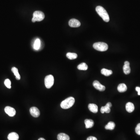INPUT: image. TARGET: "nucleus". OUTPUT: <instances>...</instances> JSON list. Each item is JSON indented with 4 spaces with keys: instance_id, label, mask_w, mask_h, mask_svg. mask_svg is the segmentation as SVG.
I'll list each match as a JSON object with an SVG mask.
<instances>
[{
    "instance_id": "nucleus-18",
    "label": "nucleus",
    "mask_w": 140,
    "mask_h": 140,
    "mask_svg": "<svg viewBox=\"0 0 140 140\" xmlns=\"http://www.w3.org/2000/svg\"><path fill=\"white\" fill-rule=\"evenodd\" d=\"M41 45V42L39 39L35 40L33 43V48L35 50H38L40 48Z\"/></svg>"
},
{
    "instance_id": "nucleus-8",
    "label": "nucleus",
    "mask_w": 140,
    "mask_h": 140,
    "mask_svg": "<svg viewBox=\"0 0 140 140\" xmlns=\"http://www.w3.org/2000/svg\"><path fill=\"white\" fill-rule=\"evenodd\" d=\"M93 86L95 87V89L100 91H104L106 89V87L105 86L102 85L98 81H95L93 82Z\"/></svg>"
},
{
    "instance_id": "nucleus-17",
    "label": "nucleus",
    "mask_w": 140,
    "mask_h": 140,
    "mask_svg": "<svg viewBox=\"0 0 140 140\" xmlns=\"http://www.w3.org/2000/svg\"><path fill=\"white\" fill-rule=\"evenodd\" d=\"M127 86L126 84L124 83L120 84L118 87V90L119 92H125L127 91Z\"/></svg>"
},
{
    "instance_id": "nucleus-16",
    "label": "nucleus",
    "mask_w": 140,
    "mask_h": 140,
    "mask_svg": "<svg viewBox=\"0 0 140 140\" xmlns=\"http://www.w3.org/2000/svg\"><path fill=\"white\" fill-rule=\"evenodd\" d=\"M58 140H70V137L68 135L64 133H60L57 136Z\"/></svg>"
},
{
    "instance_id": "nucleus-6",
    "label": "nucleus",
    "mask_w": 140,
    "mask_h": 140,
    "mask_svg": "<svg viewBox=\"0 0 140 140\" xmlns=\"http://www.w3.org/2000/svg\"><path fill=\"white\" fill-rule=\"evenodd\" d=\"M4 111L5 112L7 115L11 117H13L16 114V110L14 108L10 107V106H7L4 109Z\"/></svg>"
},
{
    "instance_id": "nucleus-3",
    "label": "nucleus",
    "mask_w": 140,
    "mask_h": 140,
    "mask_svg": "<svg viewBox=\"0 0 140 140\" xmlns=\"http://www.w3.org/2000/svg\"><path fill=\"white\" fill-rule=\"evenodd\" d=\"M45 15L43 12L41 11H36L33 13L32 21L33 22H40L45 19Z\"/></svg>"
},
{
    "instance_id": "nucleus-19",
    "label": "nucleus",
    "mask_w": 140,
    "mask_h": 140,
    "mask_svg": "<svg viewBox=\"0 0 140 140\" xmlns=\"http://www.w3.org/2000/svg\"><path fill=\"white\" fill-rule=\"evenodd\" d=\"M101 74L106 76H110L112 74V71L111 70H108L106 68H102L101 70Z\"/></svg>"
},
{
    "instance_id": "nucleus-4",
    "label": "nucleus",
    "mask_w": 140,
    "mask_h": 140,
    "mask_svg": "<svg viewBox=\"0 0 140 140\" xmlns=\"http://www.w3.org/2000/svg\"><path fill=\"white\" fill-rule=\"evenodd\" d=\"M93 47L95 49L100 51H107L108 48V46L106 43L103 42H97L94 43Z\"/></svg>"
},
{
    "instance_id": "nucleus-13",
    "label": "nucleus",
    "mask_w": 140,
    "mask_h": 140,
    "mask_svg": "<svg viewBox=\"0 0 140 140\" xmlns=\"http://www.w3.org/2000/svg\"><path fill=\"white\" fill-rule=\"evenodd\" d=\"M126 109L128 112H132L134 110L135 107L134 104L132 102H128L126 105Z\"/></svg>"
},
{
    "instance_id": "nucleus-25",
    "label": "nucleus",
    "mask_w": 140,
    "mask_h": 140,
    "mask_svg": "<svg viewBox=\"0 0 140 140\" xmlns=\"http://www.w3.org/2000/svg\"><path fill=\"white\" fill-rule=\"evenodd\" d=\"M135 130L136 134L138 135H140V124H138L137 125Z\"/></svg>"
},
{
    "instance_id": "nucleus-24",
    "label": "nucleus",
    "mask_w": 140,
    "mask_h": 140,
    "mask_svg": "<svg viewBox=\"0 0 140 140\" xmlns=\"http://www.w3.org/2000/svg\"><path fill=\"white\" fill-rule=\"evenodd\" d=\"M4 84L8 89L11 88V82L9 79H6L4 81Z\"/></svg>"
},
{
    "instance_id": "nucleus-28",
    "label": "nucleus",
    "mask_w": 140,
    "mask_h": 140,
    "mask_svg": "<svg viewBox=\"0 0 140 140\" xmlns=\"http://www.w3.org/2000/svg\"><path fill=\"white\" fill-rule=\"evenodd\" d=\"M38 140H46L45 138H40L39 139H38Z\"/></svg>"
},
{
    "instance_id": "nucleus-27",
    "label": "nucleus",
    "mask_w": 140,
    "mask_h": 140,
    "mask_svg": "<svg viewBox=\"0 0 140 140\" xmlns=\"http://www.w3.org/2000/svg\"><path fill=\"white\" fill-rule=\"evenodd\" d=\"M136 91L138 92V94L139 95H140V87H136L135 89Z\"/></svg>"
},
{
    "instance_id": "nucleus-5",
    "label": "nucleus",
    "mask_w": 140,
    "mask_h": 140,
    "mask_svg": "<svg viewBox=\"0 0 140 140\" xmlns=\"http://www.w3.org/2000/svg\"><path fill=\"white\" fill-rule=\"evenodd\" d=\"M54 78L52 75H49L45 79V85L47 89H50L54 84Z\"/></svg>"
},
{
    "instance_id": "nucleus-12",
    "label": "nucleus",
    "mask_w": 140,
    "mask_h": 140,
    "mask_svg": "<svg viewBox=\"0 0 140 140\" xmlns=\"http://www.w3.org/2000/svg\"><path fill=\"white\" fill-rule=\"evenodd\" d=\"M89 109L90 111H91L93 113H97L98 111V106L97 105L93 103H90L89 104Z\"/></svg>"
},
{
    "instance_id": "nucleus-15",
    "label": "nucleus",
    "mask_w": 140,
    "mask_h": 140,
    "mask_svg": "<svg viewBox=\"0 0 140 140\" xmlns=\"http://www.w3.org/2000/svg\"><path fill=\"white\" fill-rule=\"evenodd\" d=\"M86 128H91L94 125V122L93 120L90 119H86L84 121Z\"/></svg>"
},
{
    "instance_id": "nucleus-20",
    "label": "nucleus",
    "mask_w": 140,
    "mask_h": 140,
    "mask_svg": "<svg viewBox=\"0 0 140 140\" xmlns=\"http://www.w3.org/2000/svg\"><path fill=\"white\" fill-rule=\"evenodd\" d=\"M11 71H12V72H13V73L14 74V75L16 76V79L17 80H20L21 77H20V75L19 73L18 68L16 67H13L11 69Z\"/></svg>"
},
{
    "instance_id": "nucleus-11",
    "label": "nucleus",
    "mask_w": 140,
    "mask_h": 140,
    "mask_svg": "<svg viewBox=\"0 0 140 140\" xmlns=\"http://www.w3.org/2000/svg\"><path fill=\"white\" fill-rule=\"evenodd\" d=\"M124 73L125 74H128L131 72L130 67V63L128 61L125 62L124 65L123 67Z\"/></svg>"
},
{
    "instance_id": "nucleus-21",
    "label": "nucleus",
    "mask_w": 140,
    "mask_h": 140,
    "mask_svg": "<svg viewBox=\"0 0 140 140\" xmlns=\"http://www.w3.org/2000/svg\"><path fill=\"white\" fill-rule=\"evenodd\" d=\"M115 127V122L110 121L108 123L107 125L105 126V129L106 130H113Z\"/></svg>"
},
{
    "instance_id": "nucleus-10",
    "label": "nucleus",
    "mask_w": 140,
    "mask_h": 140,
    "mask_svg": "<svg viewBox=\"0 0 140 140\" xmlns=\"http://www.w3.org/2000/svg\"><path fill=\"white\" fill-rule=\"evenodd\" d=\"M112 105L111 102H108L105 106L102 107L100 109V111L102 113L106 112L107 113H109L111 111L110 108L112 107Z\"/></svg>"
},
{
    "instance_id": "nucleus-1",
    "label": "nucleus",
    "mask_w": 140,
    "mask_h": 140,
    "mask_svg": "<svg viewBox=\"0 0 140 140\" xmlns=\"http://www.w3.org/2000/svg\"><path fill=\"white\" fill-rule=\"evenodd\" d=\"M96 11L102 18L104 22H108L110 20L109 15L105 9L101 6H98L96 8Z\"/></svg>"
},
{
    "instance_id": "nucleus-22",
    "label": "nucleus",
    "mask_w": 140,
    "mask_h": 140,
    "mask_svg": "<svg viewBox=\"0 0 140 140\" xmlns=\"http://www.w3.org/2000/svg\"><path fill=\"white\" fill-rule=\"evenodd\" d=\"M67 58L70 60H74L76 59L77 58V55L75 53L72 52H68L66 55Z\"/></svg>"
},
{
    "instance_id": "nucleus-9",
    "label": "nucleus",
    "mask_w": 140,
    "mask_h": 140,
    "mask_svg": "<svg viewBox=\"0 0 140 140\" xmlns=\"http://www.w3.org/2000/svg\"><path fill=\"white\" fill-rule=\"evenodd\" d=\"M69 25L71 27H78L80 26L81 23L80 21L76 19H72L69 20Z\"/></svg>"
},
{
    "instance_id": "nucleus-23",
    "label": "nucleus",
    "mask_w": 140,
    "mask_h": 140,
    "mask_svg": "<svg viewBox=\"0 0 140 140\" xmlns=\"http://www.w3.org/2000/svg\"><path fill=\"white\" fill-rule=\"evenodd\" d=\"M77 68L80 70L86 71L88 68V66L86 63H82L77 66Z\"/></svg>"
},
{
    "instance_id": "nucleus-14",
    "label": "nucleus",
    "mask_w": 140,
    "mask_h": 140,
    "mask_svg": "<svg viewBox=\"0 0 140 140\" xmlns=\"http://www.w3.org/2000/svg\"><path fill=\"white\" fill-rule=\"evenodd\" d=\"M7 138L9 140H18L19 135L15 132H12L8 135Z\"/></svg>"
},
{
    "instance_id": "nucleus-26",
    "label": "nucleus",
    "mask_w": 140,
    "mask_h": 140,
    "mask_svg": "<svg viewBox=\"0 0 140 140\" xmlns=\"http://www.w3.org/2000/svg\"><path fill=\"white\" fill-rule=\"evenodd\" d=\"M86 140H97V139L95 137L90 136L87 138Z\"/></svg>"
},
{
    "instance_id": "nucleus-2",
    "label": "nucleus",
    "mask_w": 140,
    "mask_h": 140,
    "mask_svg": "<svg viewBox=\"0 0 140 140\" xmlns=\"http://www.w3.org/2000/svg\"><path fill=\"white\" fill-rule=\"evenodd\" d=\"M75 101V99L74 97H68L62 102L61 107L63 109H68L73 106Z\"/></svg>"
},
{
    "instance_id": "nucleus-7",
    "label": "nucleus",
    "mask_w": 140,
    "mask_h": 140,
    "mask_svg": "<svg viewBox=\"0 0 140 140\" xmlns=\"http://www.w3.org/2000/svg\"><path fill=\"white\" fill-rule=\"evenodd\" d=\"M30 112L32 116L34 118H38L40 115V112L38 108L33 107L30 109Z\"/></svg>"
}]
</instances>
